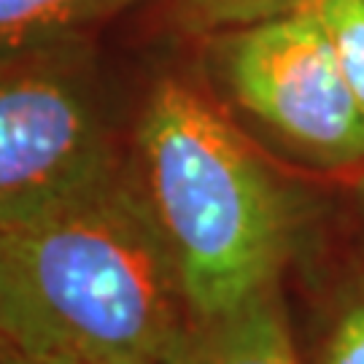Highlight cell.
Instances as JSON below:
<instances>
[{"label":"cell","instance_id":"8","mask_svg":"<svg viewBox=\"0 0 364 364\" xmlns=\"http://www.w3.org/2000/svg\"><path fill=\"white\" fill-rule=\"evenodd\" d=\"M316 0H168V22L186 38L308 11Z\"/></svg>","mask_w":364,"mask_h":364},{"label":"cell","instance_id":"12","mask_svg":"<svg viewBox=\"0 0 364 364\" xmlns=\"http://www.w3.org/2000/svg\"><path fill=\"white\" fill-rule=\"evenodd\" d=\"M3 346H6V343H3V340H0V348H3Z\"/></svg>","mask_w":364,"mask_h":364},{"label":"cell","instance_id":"5","mask_svg":"<svg viewBox=\"0 0 364 364\" xmlns=\"http://www.w3.org/2000/svg\"><path fill=\"white\" fill-rule=\"evenodd\" d=\"M173 364H299L281 284L200 318Z\"/></svg>","mask_w":364,"mask_h":364},{"label":"cell","instance_id":"2","mask_svg":"<svg viewBox=\"0 0 364 364\" xmlns=\"http://www.w3.org/2000/svg\"><path fill=\"white\" fill-rule=\"evenodd\" d=\"M127 165L197 321L281 284L308 230V200L203 78L162 73L149 84Z\"/></svg>","mask_w":364,"mask_h":364},{"label":"cell","instance_id":"6","mask_svg":"<svg viewBox=\"0 0 364 364\" xmlns=\"http://www.w3.org/2000/svg\"><path fill=\"white\" fill-rule=\"evenodd\" d=\"M141 0H0V52L68 38H92L97 27Z\"/></svg>","mask_w":364,"mask_h":364},{"label":"cell","instance_id":"4","mask_svg":"<svg viewBox=\"0 0 364 364\" xmlns=\"http://www.w3.org/2000/svg\"><path fill=\"white\" fill-rule=\"evenodd\" d=\"M197 43V76L251 138L308 168L364 176V108L313 11Z\"/></svg>","mask_w":364,"mask_h":364},{"label":"cell","instance_id":"9","mask_svg":"<svg viewBox=\"0 0 364 364\" xmlns=\"http://www.w3.org/2000/svg\"><path fill=\"white\" fill-rule=\"evenodd\" d=\"M308 11L324 27L340 70L364 108V0H316Z\"/></svg>","mask_w":364,"mask_h":364},{"label":"cell","instance_id":"7","mask_svg":"<svg viewBox=\"0 0 364 364\" xmlns=\"http://www.w3.org/2000/svg\"><path fill=\"white\" fill-rule=\"evenodd\" d=\"M313 353L316 364H364V251L326 291Z\"/></svg>","mask_w":364,"mask_h":364},{"label":"cell","instance_id":"3","mask_svg":"<svg viewBox=\"0 0 364 364\" xmlns=\"http://www.w3.org/2000/svg\"><path fill=\"white\" fill-rule=\"evenodd\" d=\"M124 159L95 41L0 52V230L87 195Z\"/></svg>","mask_w":364,"mask_h":364},{"label":"cell","instance_id":"10","mask_svg":"<svg viewBox=\"0 0 364 364\" xmlns=\"http://www.w3.org/2000/svg\"><path fill=\"white\" fill-rule=\"evenodd\" d=\"M0 364H78L65 356H46V353H25L16 351L11 346L0 348Z\"/></svg>","mask_w":364,"mask_h":364},{"label":"cell","instance_id":"1","mask_svg":"<svg viewBox=\"0 0 364 364\" xmlns=\"http://www.w3.org/2000/svg\"><path fill=\"white\" fill-rule=\"evenodd\" d=\"M197 318L130 165L0 230V340L78 364H173Z\"/></svg>","mask_w":364,"mask_h":364},{"label":"cell","instance_id":"11","mask_svg":"<svg viewBox=\"0 0 364 364\" xmlns=\"http://www.w3.org/2000/svg\"><path fill=\"white\" fill-rule=\"evenodd\" d=\"M359 216H362V230H364V176L359 178Z\"/></svg>","mask_w":364,"mask_h":364}]
</instances>
